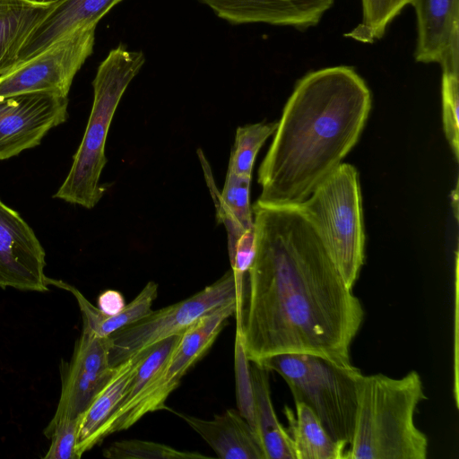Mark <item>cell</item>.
I'll list each match as a JSON object with an SVG mask.
<instances>
[{
    "label": "cell",
    "mask_w": 459,
    "mask_h": 459,
    "mask_svg": "<svg viewBox=\"0 0 459 459\" xmlns=\"http://www.w3.org/2000/svg\"><path fill=\"white\" fill-rule=\"evenodd\" d=\"M237 313V303L231 302L201 317L181 335L160 369L136 397L100 429L97 443L115 432L127 429L145 414L166 409V401L178 386L181 378L210 349Z\"/></svg>",
    "instance_id": "obj_7"
},
{
    "label": "cell",
    "mask_w": 459,
    "mask_h": 459,
    "mask_svg": "<svg viewBox=\"0 0 459 459\" xmlns=\"http://www.w3.org/2000/svg\"><path fill=\"white\" fill-rule=\"evenodd\" d=\"M417 19V62L440 64L459 42V0H410Z\"/></svg>",
    "instance_id": "obj_15"
},
{
    "label": "cell",
    "mask_w": 459,
    "mask_h": 459,
    "mask_svg": "<svg viewBox=\"0 0 459 459\" xmlns=\"http://www.w3.org/2000/svg\"><path fill=\"white\" fill-rule=\"evenodd\" d=\"M260 366L280 375L294 403L310 408L328 435L348 447L364 376L359 368L352 363L301 353L278 354L265 359Z\"/></svg>",
    "instance_id": "obj_5"
},
{
    "label": "cell",
    "mask_w": 459,
    "mask_h": 459,
    "mask_svg": "<svg viewBox=\"0 0 459 459\" xmlns=\"http://www.w3.org/2000/svg\"><path fill=\"white\" fill-rule=\"evenodd\" d=\"M370 108V91L351 66L326 67L302 77L259 167L256 202L285 206L307 199L357 143Z\"/></svg>",
    "instance_id": "obj_2"
},
{
    "label": "cell",
    "mask_w": 459,
    "mask_h": 459,
    "mask_svg": "<svg viewBox=\"0 0 459 459\" xmlns=\"http://www.w3.org/2000/svg\"><path fill=\"white\" fill-rule=\"evenodd\" d=\"M452 207L454 208L455 217L458 218V187L457 184L455 188L452 191Z\"/></svg>",
    "instance_id": "obj_30"
},
{
    "label": "cell",
    "mask_w": 459,
    "mask_h": 459,
    "mask_svg": "<svg viewBox=\"0 0 459 459\" xmlns=\"http://www.w3.org/2000/svg\"><path fill=\"white\" fill-rule=\"evenodd\" d=\"M237 400L238 411L254 429L253 390L250 376V361L244 352L240 337L236 333L235 342Z\"/></svg>",
    "instance_id": "obj_27"
},
{
    "label": "cell",
    "mask_w": 459,
    "mask_h": 459,
    "mask_svg": "<svg viewBox=\"0 0 459 459\" xmlns=\"http://www.w3.org/2000/svg\"><path fill=\"white\" fill-rule=\"evenodd\" d=\"M219 222L225 226L228 247H232L248 230L254 228L249 202L251 178L227 171L222 192L220 194L212 177L207 178Z\"/></svg>",
    "instance_id": "obj_22"
},
{
    "label": "cell",
    "mask_w": 459,
    "mask_h": 459,
    "mask_svg": "<svg viewBox=\"0 0 459 459\" xmlns=\"http://www.w3.org/2000/svg\"><path fill=\"white\" fill-rule=\"evenodd\" d=\"M278 122L256 123L238 126L231 150L228 170L240 177H252L257 152L274 134Z\"/></svg>",
    "instance_id": "obj_24"
},
{
    "label": "cell",
    "mask_w": 459,
    "mask_h": 459,
    "mask_svg": "<svg viewBox=\"0 0 459 459\" xmlns=\"http://www.w3.org/2000/svg\"><path fill=\"white\" fill-rule=\"evenodd\" d=\"M296 206L316 229L346 285L353 289L365 260L361 192L356 169L341 163Z\"/></svg>",
    "instance_id": "obj_6"
},
{
    "label": "cell",
    "mask_w": 459,
    "mask_h": 459,
    "mask_svg": "<svg viewBox=\"0 0 459 459\" xmlns=\"http://www.w3.org/2000/svg\"><path fill=\"white\" fill-rule=\"evenodd\" d=\"M268 372L265 368L250 362L254 430L264 459H295L290 437L273 409Z\"/></svg>",
    "instance_id": "obj_19"
},
{
    "label": "cell",
    "mask_w": 459,
    "mask_h": 459,
    "mask_svg": "<svg viewBox=\"0 0 459 459\" xmlns=\"http://www.w3.org/2000/svg\"><path fill=\"white\" fill-rule=\"evenodd\" d=\"M103 455L110 459H199L209 457L200 453L180 451L170 446L141 439L116 441L103 451Z\"/></svg>",
    "instance_id": "obj_26"
},
{
    "label": "cell",
    "mask_w": 459,
    "mask_h": 459,
    "mask_svg": "<svg viewBox=\"0 0 459 459\" xmlns=\"http://www.w3.org/2000/svg\"><path fill=\"white\" fill-rule=\"evenodd\" d=\"M81 417L59 421L50 431L44 434L51 439L45 459H79L75 446Z\"/></svg>",
    "instance_id": "obj_28"
},
{
    "label": "cell",
    "mask_w": 459,
    "mask_h": 459,
    "mask_svg": "<svg viewBox=\"0 0 459 459\" xmlns=\"http://www.w3.org/2000/svg\"><path fill=\"white\" fill-rule=\"evenodd\" d=\"M288 420L295 459H343L346 446L333 440L314 412L302 403H295V413L283 409Z\"/></svg>",
    "instance_id": "obj_20"
},
{
    "label": "cell",
    "mask_w": 459,
    "mask_h": 459,
    "mask_svg": "<svg viewBox=\"0 0 459 459\" xmlns=\"http://www.w3.org/2000/svg\"><path fill=\"white\" fill-rule=\"evenodd\" d=\"M149 348L116 366L109 381L81 416L75 446L78 458L97 445L100 430L121 403L126 386Z\"/></svg>",
    "instance_id": "obj_17"
},
{
    "label": "cell",
    "mask_w": 459,
    "mask_h": 459,
    "mask_svg": "<svg viewBox=\"0 0 459 459\" xmlns=\"http://www.w3.org/2000/svg\"><path fill=\"white\" fill-rule=\"evenodd\" d=\"M50 284L69 290L75 297L82 316V326L95 334L108 337L117 330L146 316L158 295V284L146 283L137 296L117 314L108 316L93 306L77 289L60 281L51 280Z\"/></svg>",
    "instance_id": "obj_21"
},
{
    "label": "cell",
    "mask_w": 459,
    "mask_h": 459,
    "mask_svg": "<svg viewBox=\"0 0 459 459\" xmlns=\"http://www.w3.org/2000/svg\"><path fill=\"white\" fill-rule=\"evenodd\" d=\"M177 414L201 436L219 458L264 459L254 429L238 411L229 409L212 420Z\"/></svg>",
    "instance_id": "obj_16"
},
{
    "label": "cell",
    "mask_w": 459,
    "mask_h": 459,
    "mask_svg": "<svg viewBox=\"0 0 459 459\" xmlns=\"http://www.w3.org/2000/svg\"><path fill=\"white\" fill-rule=\"evenodd\" d=\"M110 348L109 336H99L82 326L72 359L64 372L56 411L44 434L63 420L81 417L109 381L116 370L109 361Z\"/></svg>",
    "instance_id": "obj_10"
},
{
    "label": "cell",
    "mask_w": 459,
    "mask_h": 459,
    "mask_svg": "<svg viewBox=\"0 0 459 459\" xmlns=\"http://www.w3.org/2000/svg\"><path fill=\"white\" fill-rule=\"evenodd\" d=\"M361 22L345 36L362 43L380 39L389 23L410 4V0H361Z\"/></svg>",
    "instance_id": "obj_25"
},
{
    "label": "cell",
    "mask_w": 459,
    "mask_h": 459,
    "mask_svg": "<svg viewBox=\"0 0 459 459\" xmlns=\"http://www.w3.org/2000/svg\"><path fill=\"white\" fill-rule=\"evenodd\" d=\"M252 212L255 254L236 330L247 359L301 353L351 364L364 309L316 229L296 205L256 202Z\"/></svg>",
    "instance_id": "obj_1"
},
{
    "label": "cell",
    "mask_w": 459,
    "mask_h": 459,
    "mask_svg": "<svg viewBox=\"0 0 459 459\" xmlns=\"http://www.w3.org/2000/svg\"><path fill=\"white\" fill-rule=\"evenodd\" d=\"M144 62L142 51L120 44L100 64L92 82L93 103L84 134L54 197L91 209L103 196L105 188L100 185V178L107 163L108 129L124 92Z\"/></svg>",
    "instance_id": "obj_4"
},
{
    "label": "cell",
    "mask_w": 459,
    "mask_h": 459,
    "mask_svg": "<svg viewBox=\"0 0 459 459\" xmlns=\"http://www.w3.org/2000/svg\"><path fill=\"white\" fill-rule=\"evenodd\" d=\"M29 1H31V2H35V3H40V4H45V3H50L54 0H29Z\"/></svg>",
    "instance_id": "obj_31"
},
{
    "label": "cell",
    "mask_w": 459,
    "mask_h": 459,
    "mask_svg": "<svg viewBox=\"0 0 459 459\" xmlns=\"http://www.w3.org/2000/svg\"><path fill=\"white\" fill-rule=\"evenodd\" d=\"M121 1L57 0L56 6L32 31L21 48L16 65L78 30L97 26L100 20Z\"/></svg>",
    "instance_id": "obj_14"
},
{
    "label": "cell",
    "mask_w": 459,
    "mask_h": 459,
    "mask_svg": "<svg viewBox=\"0 0 459 459\" xmlns=\"http://www.w3.org/2000/svg\"><path fill=\"white\" fill-rule=\"evenodd\" d=\"M56 3L0 0V75L17 65L21 48Z\"/></svg>",
    "instance_id": "obj_18"
},
{
    "label": "cell",
    "mask_w": 459,
    "mask_h": 459,
    "mask_svg": "<svg viewBox=\"0 0 459 459\" xmlns=\"http://www.w3.org/2000/svg\"><path fill=\"white\" fill-rule=\"evenodd\" d=\"M96 26L78 30L0 75V97L48 91L67 96L74 78L92 54Z\"/></svg>",
    "instance_id": "obj_9"
},
{
    "label": "cell",
    "mask_w": 459,
    "mask_h": 459,
    "mask_svg": "<svg viewBox=\"0 0 459 459\" xmlns=\"http://www.w3.org/2000/svg\"><path fill=\"white\" fill-rule=\"evenodd\" d=\"M45 255L30 226L0 199V288L48 290Z\"/></svg>",
    "instance_id": "obj_12"
},
{
    "label": "cell",
    "mask_w": 459,
    "mask_h": 459,
    "mask_svg": "<svg viewBox=\"0 0 459 459\" xmlns=\"http://www.w3.org/2000/svg\"><path fill=\"white\" fill-rule=\"evenodd\" d=\"M231 302L237 303V288L230 270L191 297L152 310L143 318L109 335L110 365L116 367L166 338L182 334L201 317Z\"/></svg>",
    "instance_id": "obj_8"
},
{
    "label": "cell",
    "mask_w": 459,
    "mask_h": 459,
    "mask_svg": "<svg viewBox=\"0 0 459 459\" xmlns=\"http://www.w3.org/2000/svg\"><path fill=\"white\" fill-rule=\"evenodd\" d=\"M68 98L35 91L0 97V160L39 145L67 118Z\"/></svg>",
    "instance_id": "obj_11"
},
{
    "label": "cell",
    "mask_w": 459,
    "mask_h": 459,
    "mask_svg": "<svg viewBox=\"0 0 459 459\" xmlns=\"http://www.w3.org/2000/svg\"><path fill=\"white\" fill-rule=\"evenodd\" d=\"M426 399L417 371L363 376L351 440L343 459H426L429 440L415 413Z\"/></svg>",
    "instance_id": "obj_3"
},
{
    "label": "cell",
    "mask_w": 459,
    "mask_h": 459,
    "mask_svg": "<svg viewBox=\"0 0 459 459\" xmlns=\"http://www.w3.org/2000/svg\"><path fill=\"white\" fill-rule=\"evenodd\" d=\"M232 24L268 23L307 28L319 22L333 0H197Z\"/></svg>",
    "instance_id": "obj_13"
},
{
    "label": "cell",
    "mask_w": 459,
    "mask_h": 459,
    "mask_svg": "<svg viewBox=\"0 0 459 459\" xmlns=\"http://www.w3.org/2000/svg\"><path fill=\"white\" fill-rule=\"evenodd\" d=\"M126 305L122 293L115 290H107L101 292L97 300V307L108 316L119 313Z\"/></svg>",
    "instance_id": "obj_29"
},
{
    "label": "cell",
    "mask_w": 459,
    "mask_h": 459,
    "mask_svg": "<svg viewBox=\"0 0 459 459\" xmlns=\"http://www.w3.org/2000/svg\"><path fill=\"white\" fill-rule=\"evenodd\" d=\"M442 66V118L452 152L459 160V42L455 43L440 63Z\"/></svg>",
    "instance_id": "obj_23"
}]
</instances>
